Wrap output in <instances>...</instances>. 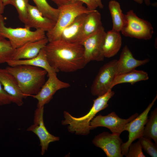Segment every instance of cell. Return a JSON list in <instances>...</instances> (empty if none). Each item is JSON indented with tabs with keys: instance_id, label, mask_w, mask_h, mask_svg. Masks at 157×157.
<instances>
[{
	"instance_id": "37",
	"label": "cell",
	"mask_w": 157,
	"mask_h": 157,
	"mask_svg": "<svg viewBox=\"0 0 157 157\" xmlns=\"http://www.w3.org/2000/svg\"><path fill=\"white\" fill-rule=\"evenodd\" d=\"M134 1L140 4L142 3L143 2V0H134Z\"/></svg>"
},
{
	"instance_id": "7",
	"label": "cell",
	"mask_w": 157,
	"mask_h": 157,
	"mask_svg": "<svg viewBox=\"0 0 157 157\" xmlns=\"http://www.w3.org/2000/svg\"><path fill=\"white\" fill-rule=\"evenodd\" d=\"M117 61L116 59L113 60L100 67L90 87L92 95L98 97L112 90L110 85L116 75Z\"/></svg>"
},
{
	"instance_id": "9",
	"label": "cell",
	"mask_w": 157,
	"mask_h": 157,
	"mask_svg": "<svg viewBox=\"0 0 157 157\" xmlns=\"http://www.w3.org/2000/svg\"><path fill=\"white\" fill-rule=\"evenodd\" d=\"M106 33L104 28L102 26L81 43L87 63L91 61L104 60L105 57L103 53V45Z\"/></svg>"
},
{
	"instance_id": "8",
	"label": "cell",
	"mask_w": 157,
	"mask_h": 157,
	"mask_svg": "<svg viewBox=\"0 0 157 157\" xmlns=\"http://www.w3.org/2000/svg\"><path fill=\"white\" fill-rule=\"evenodd\" d=\"M157 99L156 95L142 113L125 125V131H128L129 134L127 141L123 142L121 145V151L123 156H126L129 146L133 142L143 136L144 127L148 118V113Z\"/></svg>"
},
{
	"instance_id": "4",
	"label": "cell",
	"mask_w": 157,
	"mask_h": 157,
	"mask_svg": "<svg viewBox=\"0 0 157 157\" xmlns=\"http://www.w3.org/2000/svg\"><path fill=\"white\" fill-rule=\"evenodd\" d=\"M83 3L76 1L58 7L59 14L55 26L46 34L49 42L58 40L63 31L78 16L93 10L83 6Z\"/></svg>"
},
{
	"instance_id": "6",
	"label": "cell",
	"mask_w": 157,
	"mask_h": 157,
	"mask_svg": "<svg viewBox=\"0 0 157 157\" xmlns=\"http://www.w3.org/2000/svg\"><path fill=\"white\" fill-rule=\"evenodd\" d=\"M124 25L121 32L126 37L149 40L154 33V28L149 22L138 17L132 10L125 15Z\"/></svg>"
},
{
	"instance_id": "31",
	"label": "cell",
	"mask_w": 157,
	"mask_h": 157,
	"mask_svg": "<svg viewBox=\"0 0 157 157\" xmlns=\"http://www.w3.org/2000/svg\"><path fill=\"white\" fill-rule=\"evenodd\" d=\"M75 1H79L85 3L87 8L91 10H96L99 7L98 4L96 0H74Z\"/></svg>"
},
{
	"instance_id": "11",
	"label": "cell",
	"mask_w": 157,
	"mask_h": 157,
	"mask_svg": "<svg viewBox=\"0 0 157 157\" xmlns=\"http://www.w3.org/2000/svg\"><path fill=\"white\" fill-rule=\"evenodd\" d=\"M44 106L37 107L35 110L33 124L27 131L35 133L38 138L41 147L42 155L47 150L50 143L60 140V138L51 134L47 129L44 123L43 115Z\"/></svg>"
},
{
	"instance_id": "16",
	"label": "cell",
	"mask_w": 157,
	"mask_h": 157,
	"mask_svg": "<svg viewBox=\"0 0 157 157\" xmlns=\"http://www.w3.org/2000/svg\"><path fill=\"white\" fill-rule=\"evenodd\" d=\"M149 58L143 60L135 59L131 51L127 45H125L121 53L119 59L117 60L116 64V75L126 73L141 65L147 63Z\"/></svg>"
},
{
	"instance_id": "20",
	"label": "cell",
	"mask_w": 157,
	"mask_h": 157,
	"mask_svg": "<svg viewBox=\"0 0 157 157\" xmlns=\"http://www.w3.org/2000/svg\"><path fill=\"white\" fill-rule=\"evenodd\" d=\"M100 13L95 10L88 14L84 22L78 43H81L86 38L95 33L102 26Z\"/></svg>"
},
{
	"instance_id": "24",
	"label": "cell",
	"mask_w": 157,
	"mask_h": 157,
	"mask_svg": "<svg viewBox=\"0 0 157 157\" xmlns=\"http://www.w3.org/2000/svg\"><path fill=\"white\" fill-rule=\"evenodd\" d=\"M144 126L143 136L152 139L157 144V108H156L148 117Z\"/></svg>"
},
{
	"instance_id": "14",
	"label": "cell",
	"mask_w": 157,
	"mask_h": 157,
	"mask_svg": "<svg viewBox=\"0 0 157 157\" xmlns=\"http://www.w3.org/2000/svg\"><path fill=\"white\" fill-rule=\"evenodd\" d=\"M0 82L4 90L13 98V103L22 106L25 98L14 76L5 69H0Z\"/></svg>"
},
{
	"instance_id": "28",
	"label": "cell",
	"mask_w": 157,
	"mask_h": 157,
	"mask_svg": "<svg viewBox=\"0 0 157 157\" xmlns=\"http://www.w3.org/2000/svg\"><path fill=\"white\" fill-rule=\"evenodd\" d=\"M138 139L142 149L146 153L152 157H157V144L152 142L151 139L143 136Z\"/></svg>"
},
{
	"instance_id": "2",
	"label": "cell",
	"mask_w": 157,
	"mask_h": 157,
	"mask_svg": "<svg viewBox=\"0 0 157 157\" xmlns=\"http://www.w3.org/2000/svg\"><path fill=\"white\" fill-rule=\"evenodd\" d=\"M6 69L16 79L25 98L36 94L45 82L47 72L37 67L20 65Z\"/></svg>"
},
{
	"instance_id": "1",
	"label": "cell",
	"mask_w": 157,
	"mask_h": 157,
	"mask_svg": "<svg viewBox=\"0 0 157 157\" xmlns=\"http://www.w3.org/2000/svg\"><path fill=\"white\" fill-rule=\"evenodd\" d=\"M44 49L49 65L57 72H74L83 68L87 64L81 44L58 40L49 42Z\"/></svg>"
},
{
	"instance_id": "15",
	"label": "cell",
	"mask_w": 157,
	"mask_h": 157,
	"mask_svg": "<svg viewBox=\"0 0 157 157\" xmlns=\"http://www.w3.org/2000/svg\"><path fill=\"white\" fill-rule=\"evenodd\" d=\"M56 22L44 16L36 6L28 4V16L25 27L30 29L34 28L47 32L51 29Z\"/></svg>"
},
{
	"instance_id": "19",
	"label": "cell",
	"mask_w": 157,
	"mask_h": 157,
	"mask_svg": "<svg viewBox=\"0 0 157 157\" xmlns=\"http://www.w3.org/2000/svg\"><path fill=\"white\" fill-rule=\"evenodd\" d=\"M87 14H83L76 17L63 31L58 40L69 43H78V39Z\"/></svg>"
},
{
	"instance_id": "23",
	"label": "cell",
	"mask_w": 157,
	"mask_h": 157,
	"mask_svg": "<svg viewBox=\"0 0 157 157\" xmlns=\"http://www.w3.org/2000/svg\"><path fill=\"white\" fill-rule=\"evenodd\" d=\"M108 7L112 20V30L120 32L126 22L125 15L122 12L120 4L117 1L112 0L109 2Z\"/></svg>"
},
{
	"instance_id": "22",
	"label": "cell",
	"mask_w": 157,
	"mask_h": 157,
	"mask_svg": "<svg viewBox=\"0 0 157 157\" xmlns=\"http://www.w3.org/2000/svg\"><path fill=\"white\" fill-rule=\"evenodd\" d=\"M149 79V76L147 72L134 69L116 75L110 85V88L112 89L115 85L122 83H129L133 85L137 82L147 80Z\"/></svg>"
},
{
	"instance_id": "36",
	"label": "cell",
	"mask_w": 157,
	"mask_h": 157,
	"mask_svg": "<svg viewBox=\"0 0 157 157\" xmlns=\"http://www.w3.org/2000/svg\"><path fill=\"white\" fill-rule=\"evenodd\" d=\"M147 6H149L150 4V0H143Z\"/></svg>"
},
{
	"instance_id": "26",
	"label": "cell",
	"mask_w": 157,
	"mask_h": 157,
	"mask_svg": "<svg viewBox=\"0 0 157 157\" xmlns=\"http://www.w3.org/2000/svg\"><path fill=\"white\" fill-rule=\"evenodd\" d=\"M15 49L9 40L0 35V64L12 60Z\"/></svg>"
},
{
	"instance_id": "10",
	"label": "cell",
	"mask_w": 157,
	"mask_h": 157,
	"mask_svg": "<svg viewBox=\"0 0 157 157\" xmlns=\"http://www.w3.org/2000/svg\"><path fill=\"white\" fill-rule=\"evenodd\" d=\"M139 114L136 113L129 118L124 119L119 117L115 112L106 115L100 114L94 117L90 122L91 130L98 127H104L109 129L113 134L120 135L125 131L126 124L131 121Z\"/></svg>"
},
{
	"instance_id": "29",
	"label": "cell",
	"mask_w": 157,
	"mask_h": 157,
	"mask_svg": "<svg viewBox=\"0 0 157 157\" xmlns=\"http://www.w3.org/2000/svg\"><path fill=\"white\" fill-rule=\"evenodd\" d=\"M126 157H145L142 151V148L139 141L133 143L129 146Z\"/></svg>"
},
{
	"instance_id": "18",
	"label": "cell",
	"mask_w": 157,
	"mask_h": 157,
	"mask_svg": "<svg viewBox=\"0 0 157 157\" xmlns=\"http://www.w3.org/2000/svg\"><path fill=\"white\" fill-rule=\"evenodd\" d=\"M44 47L34 58L26 59L12 60L7 62V63L10 66L26 65L39 67L45 70L47 72L48 75L57 73V72L51 67L48 61Z\"/></svg>"
},
{
	"instance_id": "25",
	"label": "cell",
	"mask_w": 157,
	"mask_h": 157,
	"mask_svg": "<svg viewBox=\"0 0 157 157\" xmlns=\"http://www.w3.org/2000/svg\"><path fill=\"white\" fill-rule=\"evenodd\" d=\"M32 0L44 16L56 22L59 14L58 8H55L51 7L46 0Z\"/></svg>"
},
{
	"instance_id": "33",
	"label": "cell",
	"mask_w": 157,
	"mask_h": 157,
	"mask_svg": "<svg viewBox=\"0 0 157 157\" xmlns=\"http://www.w3.org/2000/svg\"><path fill=\"white\" fill-rule=\"evenodd\" d=\"M5 6L2 2L0 0V14H2L4 13Z\"/></svg>"
},
{
	"instance_id": "12",
	"label": "cell",
	"mask_w": 157,
	"mask_h": 157,
	"mask_svg": "<svg viewBox=\"0 0 157 157\" xmlns=\"http://www.w3.org/2000/svg\"><path fill=\"white\" fill-rule=\"evenodd\" d=\"M93 144L102 149L107 157H122L121 147L123 142L120 135L104 132L95 136Z\"/></svg>"
},
{
	"instance_id": "34",
	"label": "cell",
	"mask_w": 157,
	"mask_h": 157,
	"mask_svg": "<svg viewBox=\"0 0 157 157\" xmlns=\"http://www.w3.org/2000/svg\"><path fill=\"white\" fill-rule=\"evenodd\" d=\"M98 4L99 7L100 8H102L104 7V5L103 4L101 0H96Z\"/></svg>"
},
{
	"instance_id": "30",
	"label": "cell",
	"mask_w": 157,
	"mask_h": 157,
	"mask_svg": "<svg viewBox=\"0 0 157 157\" xmlns=\"http://www.w3.org/2000/svg\"><path fill=\"white\" fill-rule=\"evenodd\" d=\"M13 103L12 97L4 89L0 82V106L7 105Z\"/></svg>"
},
{
	"instance_id": "17",
	"label": "cell",
	"mask_w": 157,
	"mask_h": 157,
	"mask_svg": "<svg viewBox=\"0 0 157 157\" xmlns=\"http://www.w3.org/2000/svg\"><path fill=\"white\" fill-rule=\"evenodd\" d=\"M48 42L46 37L38 40L28 42L15 49L12 60L26 59L34 58L38 55Z\"/></svg>"
},
{
	"instance_id": "27",
	"label": "cell",
	"mask_w": 157,
	"mask_h": 157,
	"mask_svg": "<svg viewBox=\"0 0 157 157\" xmlns=\"http://www.w3.org/2000/svg\"><path fill=\"white\" fill-rule=\"evenodd\" d=\"M29 0H9L8 4L13 6L16 8L20 20L24 24L28 16V6Z\"/></svg>"
},
{
	"instance_id": "13",
	"label": "cell",
	"mask_w": 157,
	"mask_h": 157,
	"mask_svg": "<svg viewBox=\"0 0 157 157\" xmlns=\"http://www.w3.org/2000/svg\"><path fill=\"white\" fill-rule=\"evenodd\" d=\"M48 76L47 80L45 82L39 91L36 94L31 96L37 100V107L44 106L45 105L49 103L57 91L67 88L70 86L69 83L58 79L57 76V73Z\"/></svg>"
},
{
	"instance_id": "5",
	"label": "cell",
	"mask_w": 157,
	"mask_h": 157,
	"mask_svg": "<svg viewBox=\"0 0 157 157\" xmlns=\"http://www.w3.org/2000/svg\"><path fill=\"white\" fill-rule=\"evenodd\" d=\"M0 35L8 39L13 48L17 49L30 42L38 40L46 37L45 32L41 29L31 31L26 28H15L5 26L4 18L0 14Z\"/></svg>"
},
{
	"instance_id": "3",
	"label": "cell",
	"mask_w": 157,
	"mask_h": 157,
	"mask_svg": "<svg viewBox=\"0 0 157 157\" xmlns=\"http://www.w3.org/2000/svg\"><path fill=\"white\" fill-rule=\"evenodd\" d=\"M114 94V92L111 90L104 94L97 97L93 100V104L88 112L82 117H74L65 111L63 113L64 119L62 121V124L65 126L68 125V130L71 133L79 135H88L91 130V121L97 113L108 107V101Z\"/></svg>"
},
{
	"instance_id": "21",
	"label": "cell",
	"mask_w": 157,
	"mask_h": 157,
	"mask_svg": "<svg viewBox=\"0 0 157 157\" xmlns=\"http://www.w3.org/2000/svg\"><path fill=\"white\" fill-rule=\"evenodd\" d=\"M122 44L120 32L111 30L106 32L103 45L104 57L110 58L114 56L119 51Z\"/></svg>"
},
{
	"instance_id": "35",
	"label": "cell",
	"mask_w": 157,
	"mask_h": 157,
	"mask_svg": "<svg viewBox=\"0 0 157 157\" xmlns=\"http://www.w3.org/2000/svg\"><path fill=\"white\" fill-rule=\"evenodd\" d=\"M3 3L4 5L5 6L8 4L9 0H1Z\"/></svg>"
},
{
	"instance_id": "32",
	"label": "cell",
	"mask_w": 157,
	"mask_h": 157,
	"mask_svg": "<svg viewBox=\"0 0 157 157\" xmlns=\"http://www.w3.org/2000/svg\"><path fill=\"white\" fill-rule=\"evenodd\" d=\"M58 7H59L62 5L69 3L75 1L74 0H51Z\"/></svg>"
}]
</instances>
